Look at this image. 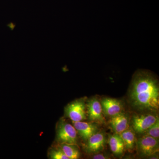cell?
Instances as JSON below:
<instances>
[{
  "label": "cell",
  "mask_w": 159,
  "mask_h": 159,
  "mask_svg": "<svg viewBox=\"0 0 159 159\" xmlns=\"http://www.w3.org/2000/svg\"><path fill=\"white\" fill-rule=\"evenodd\" d=\"M129 103L136 110L157 112L159 108L158 80L147 70L137 71L129 89Z\"/></svg>",
  "instance_id": "6da1fadb"
},
{
  "label": "cell",
  "mask_w": 159,
  "mask_h": 159,
  "mask_svg": "<svg viewBox=\"0 0 159 159\" xmlns=\"http://www.w3.org/2000/svg\"><path fill=\"white\" fill-rule=\"evenodd\" d=\"M158 119L157 112H144L134 115L130 119V125L135 133L143 134Z\"/></svg>",
  "instance_id": "7a4b0ae2"
},
{
  "label": "cell",
  "mask_w": 159,
  "mask_h": 159,
  "mask_svg": "<svg viewBox=\"0 0 159 159\" xmlns=\"http://www.w3.org/2000/svg\"><path fill=\"white\" fill-rule=\"evenodd\" d=\"M137 149L143 156L151 157L158 152L159 139L149 136L143 135L136 140Z\"/></svg>",
  "instance_id": "3957f363"
},
{
  "label": "cell",
  "mask_w": 159,
  "mask_h": 159,
  "mask_svg": "<svg viewBox=\"0 0 159 159\" xmlns=\"http://www.w3.org/2000/svg\"><path fill=\"white\" fill-rule=\"evenodd\" d=\"M86 103L84 99H78L71 102L67 106V116L74 122H79L87 119Z\"/></svg>",
  "instance_id": "277c9868"
},
{
  "label": "cell",
  "mask_w": 159,
  "mask_h": 159,
  "mask_svg": "<svg viewBox=\"0 0 159 159\" xmlns=\"http://www.w3.org/2000/svg\"><path fill=\"white\" fill-rule=\"evenodd\" d=\"M58 141L62 143L77 144V132L74 125L66 122L61 123L57 132Z\"/></svg>",
  "instance_id": "5b68a950"
},
{
  "label": "cell",
  "mask_w": 159,
  "mask_h": 159,
  "mask_svg": "<svg viewBox=\"0 0 159 159\" xmlns=\"http://www.w3.org/2000/svg\"><path fill=\"white\" fill-rule=\"evenodd\" d=\"M86 107L87 109V114L90 121L99 123L104 122L102 105L97 98H91L86 103Z\"/></svg>",
  "instance_id": "8992f818"
},
{
  "label": "cell",
  "mask_w": 159,
  "mask_h": 159,
  "mask_svg": "<svg viewBox=\"0 0 159 159\" xmlns=\"http://www.w3.org/2000/svg\"><path fill=\"white\" fill-rule=\"evenodd\" d=\"M101 104L102 112L107 116H114L122 112L123 103L118 99L104 98L101 101Z\"/></svg>",
  "instance_id": "52a82bcc"
},
{
  "label": "cell",
  "mask_w": 159,
  "mask_h": 159,
  "mask_svg": "<svg viewBox=\"0 0 159 159\" xmlns=\"http://www.w3.org/2000/svg\"><path fill=\"white\" fill-rule=\"evenodd\" d=\"M130 118L127 114L122 112L111 117L109 124L116 134H120L129 128Z\"/></svg>",
  "instance_id": "ba28073f"
},
{
  "label": "cell",
  "mask_w": 159,
  "mask_h": 159,
  "mask_svg": "<svg viewBox=\"0 0 159 159\" xmlns=\"http://www.w3.org/2000/svg\"><path fill=\"white\" fill-rule=\"evenodd\" d=\"M105 143L106 138L104 134L97 132L88 139L86 150L89 153H98L103 150Z\"/></svg>",
  "instance_id": "9c48e42d"
},
{
  "label": "cell",
  "mask_w": 159,
  "mask_h": 159,
  "mask_svg": "<svg viewBox=\"0 0 159 159\" xmlns=\"http://www.w3.org/2000/svg\"><path fill=\"white\" fill-rule=\"evenodd\" d=\"M74 126L79 135L83 140L88 139L98 130V126L93 122H87L79 121L74 122Z\"/></svg>",
  "instance_id": "30bf717a"
},
{
  "label": "cell",
  "mask_w": 159,
  "mask_h": 159,
  "mask_svg": "<svg viewBox=\"0 0 159 159\" xmlns=\"http://www.w3.org/2000/svg\"><path fill=\"white\" fill-rule=\"evenodd\" d=\"M109 144L112 152L117 156L122 155L125 150L124 142L119 134H114L109 139Z\"/></svg>",
  "instance_id": "8fae6325"
},
{
  "label": "cell",
  "mask_w": 159,
  "mask_h": 159,
  "mask_svg": "<svg viewBox=\"0 0 159 159\" xmlns=\"http://www.w3.org/2000/svg\"><path fill=\"white\" fill-rule=\"evenodd\" d=\"M119 134L124 142L125 149L129 152L132 151L136 144L137 140L135 133L132 128L129 127Z\"/></svg>",
  "instance_id": "7c38bea8"
},
{
  "label": "cell",
  "mask_w": 159,
  "mask_h": 159,
  "mask_svg": "<svg viewBox=\"0 0 159 159\" xmlns=\"http://www.w3.org/2000/svg\"><path fill=\"white\" fill-rule=\"evenodd\" d=\"M61 148L69 159H77L80 157V152L76 145L62 143Z\"/></svg>",
  "instance_id": "4fadbf2b"
},
{
  "label": "cell",
  "mask_w": 159,
  "mask_h": 159,
  "mask_svg": "<svg viewBox=\"0 0 159 159\" xmlns=\"http://www.w3.org/2000/svg\"><path fill=\"white\" fill-rule=\"evenodd\" d=\"M144 135L149 136L155 138V139H159V119L152 126H151L148 130L145 132L143 134Z\"/></svg>",
  "instance_id": "5bb4252c"
},
{
  "label": "cell",
  "mask_w": 159,
  "mask_h": 159,
  "mask_svg": "<svg viewBox=\"0 0 159 159\" xmlns=\"http://www.w3.org/2000/svg\"><path fill=\"white\" fill-rule=\"evenodd\" d=\"M50 157L53 159H69L61 148L52 150L50 154Z\"/></svg>",
  "instance_id": "9a60e30c"
},
{
  "label": "cell",
  "mask_w": 159,
  "mask_h": 159,
  "mask_svg": "<svg viewBox=\"0 0 159 159\" xmlns=\"http://www.w3.org/2000/svg\"><path fill=\"white\" fill-rule=\"evenodd\" d=\"M93 158L94 159H109V158L102 154H97L94 156L93 157Z\"/></svg>",
  "instance_id": "2e32d148"
},
{
  "label": "cell",
  "mask_w": 159,
  "mask_h": 159,
  "mask_svg": "<svg viewBox=\"0 0 159 159\" xmlns=\"http://www.w3.org/2000/svg\"><path fill=\"white\" fill-rule=\"evenodd\" d=\"M16 25L12 22L10 23L9 25H7V26L10 28L11 31H13V29L15 28Z\"/></svg>",
  "instance_id": "e0dca14e"
}]
</instances>
